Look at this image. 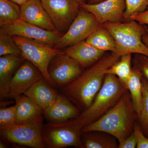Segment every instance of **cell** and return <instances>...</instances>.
Segmentation results:
<instances>
[{
  "label": "cell",
  "mask_w": 148,
  "mask_h": 148,
  "mask_svg": "<svg viewBox=\"0 0 148 148\" xmlns=\"http://www.w3.org/2000/svg\"><path fill=\"white\" fill-rule=\"evenodd\" d=\"M16 122L15 106L0 109V128L12 125Z\"/></svg>",
  "instance_id": "obj_28"
},
{
  "label": "cell",
  "mask_w": 148,
  "mask_h": 148,
  "mask_svg": "<svg viewBox=\"0 0 148 148\" xmlns=\"http://www.w3.org/2000/svg\"><path fill=\"white\" fill-rule=\"evenodd\" d=\"M75 1H76L80 5L81 4L83 3H87L88 0H75Z\"/></svg>",
  "instance_id": "obj_36"
},
{
  "label": "cell",
  "mask_w": 148,
  "mask_h": 148,
  "mask_svg": "<svg viewBox=\"0 0 148 148\" xmlns=\"http://www.w3.org/2000/svg\"><path fill=\"white\" fill-rule=\"evenodd\" d=\"M120 58V59L106 70V74L116 76L126 87L132 72V54L122 55Z\"/></svg>",
  "instance_id": "obj_23"
},
{
  "label": "cell",
  "mask_w": 148,
  "mask_h": 148,
  "mask_svg": "<svg viewBox=\"0 0 148 148\" xmlns=\"http://www.w3.org/2000/svg\"><path fill=\"white\" fill-rule=\"evenodd\" d=\"M81 130L71 119L60 123L49 122L43 126V141L45 147L49 148H84L81 137Z\"/></svg>",
  "instance_id": "obj_6"
},
{
  "label": "cell",
  "mask_w": 148,
  "mask_h": 148,
  "mask_svg": "<svg viewBox=\"0 0 148 148\" xmlns=\"http://www.w3.org/2000/svg\"><path fill=\"white\" fill-rule=\"evenodd\" d=\"M44 78L42 74L30 61L21 64L11 81L9 97L15 99L24 94L35 83Z\"/></svg>",
  "instance_id": "obj_13"
},
{
  "label": "cell",
  "mask_w": 148,
  "mask_h": 148,
  "mask_svg": "<svg viewBox=\"0 0 148 148\" xmlns=\"http://www.w3.org/2000/svg\"><path fill=\"white\" fill-rule=\"evenodd\" d=\"M133 132L137 140V148H148V138L143 133L137 121L135 122Z\"/></svg>",
  "instance_id": "obj_30"
},
{
  "label": "cell",
  "mask_w": 148,
  "mask_h": 148,
  "mask_svg": "<svg viewBox=\"0 0 148 148\" xmlns=\"http://www.w3.org/2000/svg\"><path fill=\"white\" fill-rule=\"evenodd\" d=\"M104 1L105 0H88L87 3L92 4L98 3Z\"/></svg>",
  "instance_id": "obj_35"
},
{
  "label": "cell",
  "mask_w": 148,
  "mask_h": 148,
  "mask_svg": "<svg viewBox=\"0 0 148 148\" xmlns=\"http://www.w3.org/2000/svg\"><path fill=\"white\" fill-rule=\"evenodd\" d=\"M134 66L137 67L142 72L143 76L148 81V57L140 54H135L132 59Z\"/></svg>",
  "instance_id": "obj_29"
},
{
  "label": "cell",
  "mask_w": 148,
  "mask_h": 148,
  "mask_svg": "<svg viewBox=\"0 0 148 148\" xmlns=\"http://www.w3.org/2000/svg\"><path fill=\"white\" fill-rule=\"evenodd\" d=\"M8 55L21 56V52L12 36L2 28L0 29V56Z\"/></svg>",
  "instance_id": "obj_26"
},
{
  "label": "cell",
  "mask_w": 148,
  "mask_h": 148,
  "mask_svg": "<svg viewBox=\"0 0 148 148\" xmlns=\"http://www.w3.org/2000/svg\"><path fill=\"white\" fill-rule=\"evenodd\" d=\"M16 122H31L43 120V110L25 95L15 98Z\"/></svg>",
  "instance_id": "obj_18"
},
{
  "label": "cell",
  "mask_w": 148,
  "mask_h": 148,
  "mask_svg": "<svg viewBox=\"0 0 148 148\" xmlns=\"http://www.w3.org/2000/svg\"><path fill=\"white\" fill-rule=\"evenodd\" d=\"M127 91V88L116 76L106 74L103 86L92 104L76 117L71 119L72 121L82 129L110 110Z\"/></svg>",
  "instance_id": "obj_3"
},
{
  "label": "cell",
  "mask_w": 148,
  "mask_h": 148,
  "mask_svg": "<svg viewBox=\"0 0 148 148\" xmlns=\"http://www.w3.org/2000/svg\"><path fill=\"white\" fill-rule=\"evenodd\" d=\"M6 146L5 144L4 143H3V142L1 141V143H0V148H5Z\"/></svg>",
  "instance_id": "obj_37"
},
{
  "label": "cell",
  "mask_w": 148,
  "mask_h": 148,
  "mask_svg": "<svg viewBox=\"0 0 148 148\" xmlns=\"http://www.w3.org/2000/svg\"><path fill=\"white\" fill-rule=\"evenodd\" d=\"M24 59L21 56L8 55L0 58V97H9L10 85L15 72Z\"/></svg>",
  "instance_id": "obj_17"
},
{
  "label": "cell",
  "mask_w": 148,
  "mask_h": 148,
  "mask_svg": "<svg viewBox=\"0 0 148 148\" xmlns=\"http://www.w3.org/2000/svg\"><path fill=\"white\" fill-rule=\"evenodd\" d=\"M12 37L21 51L22 57L39 70L49 84L54 85L49 74V66L53 58L64 51L36 40L19 36Z\"/></svg>",
  "instance_id": "obj_5"
},
{
  "label": "cell",
  "mask_w": 148,
  "mask_h": 148,
  "mask_svg": "<svg viewBox=\"0 0 148 148\" xmlns=\"http://www.w3.org/2000/svg\"><path fill=\"white\" fill-rule=\"evenodd\" d=\"M16 3L18 5L21 6L23 5L25 3L27 2L28 0H10Z\"/></svg>",
  "instance_id": "obj_34"
},
{
  "label": "cell",
  "mask_w": 148,
  "mask_h": 148,
  "mask_svg": "<svg viewBox=\"0 0 148 148\" xmlns=\"http://www.w3.org/2000/svg\"><path fill=\"white\" fill-rule=\"evenodd\" d=\"M80 113L66 96L58 94L55 101L43 111V115L50 123H60L75 118Z\"/></svg>",
  "instance_id": "obj_15"
},
{
  "label": "cell",
  "mask_w": 148,
  "mask_h": 148,
  "mask_svg": "<svg viewBox=\"0 0 148 148\" xmlns=\"http://www.w3.org/2000/svg\"><path fill=\"white\" fill-rule=\"evenodd\" d=\"M137 119V114L128 90L110 110L97 120L84 126L81 132H106L116 138L119 144L133 132Z\"/></svg>",
  "instance_id": "obj_2"
},
{
  "label": "cell",
  "mask_w": 148,
  "mask_h": 148,
  "mask_svg": "<svg viewBox=\"0 0 148 148\" xmlns=\"http://www.w3.org/2000/svg\"><path fill=\"white\" fill-rule=\"evenodd\" d=\"M64 52L77 61L82 68L95 64L105 53L94 47L86 40L66 47Z\"/></svg>",
  "instance_id": "obj_16"
},
{
  "label": "cell",
  "mask_w": 148,
  "mask_h": 148,
  "mask_svg": "<svg viewBox=\"0 0 148 148\" xmlns=\"http://www.w3.org/2000/svg\"><path fill=\"white\" fill-rule=\"evenodd\" d=\"M44 78L35 83L24 94L44 110L55 101L58 94L51 88Z\"/></svg>",
  "instance_id": "obj_19"
},
{
  "label": "cell",
  "mask_w": 148,
  "mask_h": 148,
  "mask_svg": "<svg viewBox=\"0 0 148 148\" xmlns=\"http://www.w3.org/2000/svg\"><path fill=\"white\" fill-rule=\"evenodd\" d=\"M100 25L93 14L80 8L68 31L59 38L54 47L61 49L86 40Z\"/></svg>",
  "instance_id": "obj_8"
},
{
  "label": "cell",
  "mask_w": 148,
  "mask_h": 148,
  "mask_svg": "<svg viewBox=\"0 0 148 148\" xmlns=\"http://www.w3.org/2000/svg\"><path fill=\"white\" fill-rule=\"evenodd\" d=\"M143 40L144 43L148 47V29L147 28L146 32L143 36Z\"/></svg>",
  "instance_id": "obj_33"
},
{
  "label": "cell",
  "mask_w": 148,
  "mask_h": 148,
  "mask_svg": "<svg viewBox=\"0 0 148 148\" xmlns=\"http://www.w3.org/2000/svg\"><path fill=\"white\" fill-rule=\"evenodd\" d=\"M21 18L20 6L10 0H0V27Z\"/></svg>",
  "instance_id": "obj_24"
},
{
  "label": "cell",
  "mask_w": 148,
  "mask_h": 148,
  "mask_svg": "<svg viewBox=\"0 0 148 148\" xmlns=\"http://www.w3.org/2000/svg\"><path fill=\"white\" fill-rule=\"evenodd\" d=\"M87 42L99 50L106 52L115 51L116 44L113 37L108 30L100 25L86 40Z\"/></svg>",
  "instance_id": "obj_22"
},
{
  "label": "cell",
  "mask_w": 148,
  "mask_h": 148,
  "mask_svg": "<svg viewBox=\"0 0 148 148\" xmlns=\"http://www.w3.org/2000/svg\"><path fill=\"white\" fill-rule=\"evenodd\" d=\"M58 32L66 33L76 18L80 10V4L75 0H41Z\"/></svg>",
  "instance_id": "obj_9"
},
{
  "label": "cell",
  "mask_w": 148,
  "mask_h": 148,
  "mask_svg": "<svg viewBox=\"0 0 148 148\" xmlns=\"http://www.w3.org/2000/svg\"><path fill=\"white\" fill-rule=\"evenodd\" d=\"M48 71L54 83L66 86L80 75L82 73V67L64 51L52 59Z\"/></svg>",
  "instance_id": "obj_10"
},
{
  "label": "cell",
  "mask_w": 148,
  "mask_h": 148,
  "mask_svg": "<svg viewBox=\"0 0 148 148\" xmlns=\"http://www.w3.org/2000/svg\"><path fill=\"white\" fill-rule=\"evenodd\" d=\"M43 120L16 123L0 128L1 137L8 143L34 148L45 147L42 138Z\"/></svg>",
  "instance_id": "obj_7"
},
{
  "label": "cell",
  "mask_w": 148,
  "mask_h": 148,
  "mask_svg": "<svg viewBox=\"0 0 148 148\" xmlns=\"http://www.w3.org/2000/svg\"><path fill=\"white\" fill-rule=\"evenodd\" d=\"M125 20L129 21L130 18L132 15L143 12L148 8V0H125Z\"/></svg>",
  "instance_id": "obj_27"
},
{
  "label": "cell",
  "mask_w": 148,
  "mask_h": 148,
  "mask_svg": "<svg viewBox=\"0 0 148 148\" xmlns=\"http://www.w3.org/2000/svg\"><path fill=\"white\" fill-rule=\"evenodd\" d=\"M2 28L11 36H19L39 41L54 47L64 34L42 29L20 18L5 25Z\"/></svg>",
  "instance_id": "obj_11"
},
{
  "label": "cell",
  "mask_w": 148,
  "mask_h": 148,
  "mask_svg": "<svg viewBox=\"0 0 148 148\" xmlns=\"http://www.w3.org/2000/svg\"><path fill=\"white\" fill-rule=\"evenodd\" d=\"M143 75L140 70L134 66L127 85V90L130 92L133 108L137 116L140 114L142 107L143 90L142 78Z\"/></svg>",
  "instance_id": "obj_21"
},
{
  "label": "cell",
  "mask_w": 148,
  "mask_h": 148,
  "mask_svg": "<svg viewBox=\"0 0 148 148\" xmlns=\"http://www.w3.org/2000/svg\"><path fill=\"white\" fill-rule=\"evenodd\" d=\"M110 32L116 44L114 53L121 56L127 54H140L148 57V47L143 40L147 28L134 20L127 22H106L102 24Z\"/></svg>",
  "instance_id": "obj_4"
},
{
  "label": "cell",
  "mask_w": 148,
  "mask_h": 148,
  "mask_svg": "<svg viewBox=\"0 0 148 148\" xmlns=\"http://www.w3.org/2000/svg\"><path fill=\"white\" fill-rule=\"evenodd\" d=\"M142 109L137 116V121L144 135L148 138V81L144 76L142 78Z\"/></svg>",
  "instance_id": "obj_25"
},
{
  "label": "cell",
  "mask_w": 148,
  "mask_h": 148,
  "mask_svg": "<svg viewBox=\"0 0 148 148\" xmlns=\"http://www.w3.org/2000/svg\"><path fill=\"white\" fill-rule=\"evenodd\" d=\"M20 8L21 19L42 29L58 32L44 7L41 0H28Z\"/></svg>",
  "instance_id": "obj_14"
},
{
  "label": "cell",
  "mask_w": 148,
  "mask_h": 148,
  "mask_svg": "<svg viewBox=\"0 0 148 148\" xmlns=\"http://www.w3.org/2000/svg\"><path fill=\"white\" fill-rule=\"evenodd\" d=\"M129 20H134L141 24L148 25V8L143 12H139L130 16Z\"/></svg>",
  "instance_id": "obj_32"
},
{
  "label": "cell",
  "mask_w": 148,
  "mask_h": 148,
  "mask_svg": "<svg viewBox=\"0 0 148 148\" xmlns=\"http://www.w3.org/2000/svg\"><path fill=\"white\" fill-rule=\"evenodd\" d=\"M120 57L112 52L103 56L76 79L66 86L63 90L66 97L82 112L89 108L103 86L106 70Z\"/></svg>",
  "instance_id": "obj_1"
},
{
  "label": "cell",
  "mask_w": 148,
  "mask_h": 148,
  "mask_svg": "<svg viewBox=\"0 0 148 148\" xmlns=\"http://www.w3.org/2000/svg\"><path fill=\"white\" fill-rule=\"evenodd\" d=\"M84 148H117L118 140L113 136L100 131L81 132Z\"/></svg>",
  "instance_id": "obj_20"
},
{
  "label": "cell",
  "mask_w": 148,
  "mask_h": 148,
  "mask_svg": "<svg viewBox=\"0 0 148 148\" xmlns=\"http://www.w3.org/2000/svg\"><path fill=\"white\" fill-rule=\"evenodd\" d=\"M137 143L134 132L122 143L119 144L118 148H135L137 147Z\"/></svg>",
  "instance_id": "obj_31"
},
{
  "label": "cell",
  "mask_w": 148,
  "mask_h": 148,
  "mask_svg": "<svg viewBox=\"0 0 148 148\" xmlns=\"http://www.w3.org/2000/svg\"><path fill=\"white\" fill-rule=\"evenodd\" d=\"M80 7L93 14L101 25L106 22H122L125 20V0H105L92 4L83 3Z\"/></svg>",
  "instance_id": "obj_12"
}]
</instances>
